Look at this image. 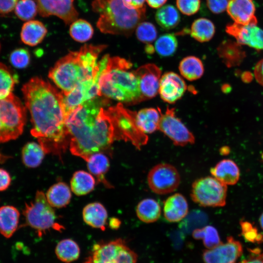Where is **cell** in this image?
<instances>
[{"instance_id": "obj_3", "label": "cell", "mask_w": 263, "mask_h": 263, "mask_svg": "<svg viewBox=\"0 0 263 263\" xmlns=\"http://www.w3.org/2000/svg\"><path fill=\"white\" fill-rule=\"evenodd\" d=\"M98 84L102 96L127 105L143 101L132 63L123 58L105 55L98 61Z\"/></svg>"}, {"instance_id": "obj_43", "label": "cell", "mask_w": 263, "mask_h": 263, "mask_svg": "<svg viewBox=\"0 0 263 263\" xmlns=\"http://www.w3.org/2000/svg\"><path fill=\"white\" fill-rule=\"evenodd\" d=\"M242 233L245 240L251 243L258 244L263 242V234L259 233L257 229L248 222H241Z\"/></svg>"}, {"instance_id": "obj_29", "label": "cell", "mask_w": 263, "mask_h": 263, "mask_svg": "<svg viewBox=\"0 0 263 263\" xmlns=\"http://www.w3.org/2000/svg\"><path fill=\"white\" fill-rule=\"evenodd\" d=\"M136 215L141 221L151 223L156 221L161 213L159 204L152 198H146L141 200L136 208Z\"/></svg>"}, {"instance_id": "obj_45", "label": "cell", "mask_w": 263, "mask_h": 263, "mask_svg": "<svg viewBox=\"0 0 263 263\" xmlns=\"http://www.w3.org/2000/svg\"><path fill=\"white\" fill-rule=\"evenodd\" d=\"M183 224L187 228H193V226H196L202 225L206 223L207 218V215L202 211H196L192 212L189 215H187L185 217Z\"/></svg>"}, {"instance_id": "obj_28", "label": "cell", "mask_w": 263, "mask_h": 263, "mask_svg": "<svg viewBox=\"0 0 263 263\" xmlns=\"http://www.w3.org/2000/svg\"><path fill=\"white\" fill-rule=\"evenodd\" d=\"M95 181L92 174L84 170L75 172L70 181L72 191L76 195H86L92 191Z\"/></svg>"}, {"instance_id": "obj_18", "label": "cell", "mask_w": 263, "mask_h": 263, "mask_svg": "<svg viewBox=\"0 0 263 263\" xmlns=\"http://www.w3.org/2000/svg\"><path fill=\"white\" fill-rule=\"evenodd\" d=\"M187 89L186 82L179 75L169 72L161 76L158 93L163 101L172 104L183 96Z\"/></svg>"}, {"instance_id": "obj_16", "label": "cell", "mask_w": 263, "mask_h": 263, "mask_svg": "<svg viewBox=\"0 0 263 263\" xmlns=\"http://www.w3.org/2000/svg\"><path fill=\"white\" fill-rule=\"evenodd\" d=\"M143 100L155 97L158 93L161 70L156 65L148 63L134 70Z\"/></svg>"}, {"instance_id": "obj_32", "label": "cell", "mask_w": 263, "mask_h": 263, "mask_svg": "<svg viewBox=\"0 0 263 263\" xmlns=\"http://www.w3.org/2000/svg\"><path fill=\"white\" fill-rule=\"evenodd\" d=\"M240 45L237 42L225 40L217 48L218 55L228 65L239 62L245 56Z\"/></svg>"}, {"instance_id": "obj_26", "label": "cell", "mask_w": 263, "mask_h": 263, "mask_svg": "<svg viewBox=\"0 0 263 263\" xmlns=\"http://www.w3.org/2000/svg\"><path fill=\"white\" fill-rule=\"evenodd\" d=\"M45 195L49 204L53 207L56 208L66 206L70 203L72 196L70 188L62 182L52 186Z\"/></svg>"}, {"instance_id": "obj_34", "label": "cell", "mask_w": 263, "mask_h": 263, "mask_svg": "<svg viewBox=\"0 0 263 263\" xmlns=\"http://www.w3.org/2000/svg\"><path fill=\"white\" fill-rule=\"evenodd\" d=\"M215 28L213 23L208 19L199 18L191 24L190 34L197 41L204 42L209 41L214 36Z\"/></svg>"}, {"instance_id": "obj_37", "label": "cell", "mask_w": 263, "mask_h": 263, "mask_svg": "<svg viewBox=\"0 0 263 263\" xmlns=\"http://www.w3.org/2000/svg\"><path fill=\"white\" fill-rule=\"evenodd\" d=\"M192 236L197 240L202 239L204 245L208 249L213 248L222 243L217 229L211 225L195 229Z\"/></svg>"}, {"instance_id": "obj_31", "label": "cell", "mask_w": 263, "mask_h": 263, "mask_svg": "<svg viewBox=\"0 0 263 263\" xmlns=\"http://www.w3.org/2000/svg\"><path fill=\"white\" fill-rule=\"evenodd\" d=\"M45 154L46 152L39 143L30 142L22 149V162L28 168H37L41 163Z\"/></svg>"}, {"instance_id": "obj_54", "label": "cell", "mask_w": 263, "mask_h": 263, "mask_svg": "<svg viewBox=\"0 0 263 263\" xmlns=\"http://www.w3.org/2000/svg\"><path fill=\"white\" fill-rule=\"evenodd\" d=\"M145 50L146 53L148 54H152L153 53L155 49L153 45H152L151 44H146Z\"/></svg>"}, {"instance_id": "obj_23", "label": "cell", "mask_w": 263, "mask_h": 263, "mask_svg": "<svg viewBox=\"0 0 263 263\" xmlns=\"http://www.w3.org/2000/svg\"><path fill=\"white\" fill-rule=\"evenodd\" d=\"M19 210L12 206L0 207V233L6 238H10L17 230L19 219Z\"/></svg>"}, {"instance_id": "obj_2", "label": "cell", "mask_w": 263, "mask_h": 263, "mask_svg": "<svg viewBox=\"0 0 263 263\" xmlns=\"http://www.w3.org/2000/svg\"><path fill=\"white\" fill-rule=\"evenodd\" d=\"M101 96L87 101L66 115L71 153L85 161L97 152L107 153L115 140L112 117Z\"/></svg>"}, {"instance_id": "obj_47", "label": "cell", "mask_w": 263, "mask_h": 263, "mask_svg": "<svg viewBox=\"0 0 263 263\" xmlns=\"http://www.w3.org/2000/svg\"><path fill=\"white\" fill-rule=\"evenodd\" d=\"M249 255L239 263H263V252L259 248L250 250Z\"/></svg>"}, {"instance_id": "obj_35", "label": "cell", "mask_w": 263, "mask_h": 263, "mask_svg": "<svg viewBox=\"0 0 263 263\" xmlns=\"http://www.w3.org/2000/svg\"><path fill=\"white\" fill-rule=\"evenodd\" d=\"M80 252L78 244L71 239H65L59 241L55 248L57 258L65 263H70L77 260Z\"/></svg>"}, {"instance_id": "obj_9", "label": "cell", "mask_w": 263, "mask_h": 263, "mask_svg": "<svg viewBox=\"0 0 263 263\" xmlns=\"http://www.w3.org/2000/svg\"><path fill=\"white\" fill-rule=\"evenodd\" d=\"M226 195V185L210 176L196 180L192 185L190 193L194 202L205 207L224 206Z\"/></svg>"}, {"instance_id": "obj_33", "label": "cell", "mask_w": 263, "mask_h": 263, "mask_svg": "<svg viewBox=\"0 0 263 263\" xmlns=\"http://www.w3.org/2000/svg\"><path fill=\"white\" fill-rule=\"evenodd\" d=\"M155 20L158 25L165 30L175 28L180 21V15L173 5L167 4L161 7L156 12Z\"/></svg>"}, {"instance_id": "obj_49", "label": "cell", "mask_w": 263, "mask_h": 263, "mask_svg": "<svg viewBox=\"0 0 263 263\" xmlns=\"http://www.w3.org/2000/svg\"><path fill=\"white\" fill-rule=\"evenodd\" d=\"M19 0H0V14H6L12 12Z\"/></svg>"}, {"instance_id": "obj_6", "label": "cell", "mask_w": 263, "mask_h": 263, "mask_svg": "<svg viewBox=\"0 0 263 263\" xmlns=\"http://www.w3.org/2000/svg\"><path fill=\"white\" fill-rule=\"evenodd\" d=\"M26 120V108L13 94L0 99V143L18 138Z\"/></svg>"}, {"instance_id": "obj_11", "label": "cell", "mask_w": 263, "mask_h": 263, "mask_svg": "<svg viewBox=\"0 0 263 263\" xmlns=\"http://www.w3.org/2000/svg\"><path fill=\"white\" fill-rule=\"evenodd\" d=\"M158 130L176 146H184L195 142L194 135L176 116L174 108H167L164 113L161 112Z\"/></svg>"}, {"instance_id": "obj_15", "label": "cell", "mask_w": 263, "mask_h": 263, "mask_svg": "<svg viewBox=\"0 0 263 263\" xmlns=\"http://www.w3.org/2000/svg\"><path fill=\"white\" fill-rule=\"evenodd\" d=\"M74 0H37L38 11L43 17L56 16L65 24L76 20L78 12L74 6Z\"/></svg>"}, {"instance_id": "obj_30", "label": "cell", "mask_w": 263, "mask_h": 263, "mask_svg": "<svg viewBox=\"0 0 263 263\" xmlns=\"http://www.w3.org/2000/svg\"><path fill=\"white\" fill-rule=\"evenodd\" d=\"M179 70L183 77L193 81L200 78L203 75L204 68L202 61L195 56H188L180 62Z\"/></svg>"}, {"instance_id": "obj_56", "label": "cell", "mask_w": 263, "mask_h": 263, "mask_svg": "<svg viewBox=\"0 0 263 263\" xmlns=\"http://www.w3.org/2000/svg\"></svg>"}, {"instance_id": "obj_13", "label": "cell", "mask_w": 263, "mask_h": 263, "mask_svg": "<svg viewBox=\"0 0 263 263\" xmlns=\"http://www.w3.org/2000/svg\"><path fill=\"white\" fill-rule=\"evenodd\" d=\"M99 76L98 72L96 76L81 83L67 94H63L66 115L84 102L102 96L98 84Z\"/></svg>"}, {"instance_id": "obj_41", "label": "cell", "mask_w": 263, "mask_h": 263, "mask_svg": "<svg viewBox=\"0 0 263 263\" xmlns=\"http://www.w3.org/2000/svg\"><path fill=\"white\" fill-rule=\"evenodd\" d=\"M135 34L137 39L146 44H151L157 38V31L151 22H140L136 27Z\"/></svg>"}, {"instance_id": "obj_46", "label": "cell", "mask_w": 263, "mask_h": 263, "mask_svg": "<svg viewBox=\"0 0 263 263\" xmlns=\"http://www.w3.org/2000/svg\"><path fill=\"white\" fill-rule=\"evenodd\" d=\"M230 0H207L208 9L214 14H220L226 10Z\"/></svg>"}, {"instance_id": "obj_38", "label": "cell", "mask_w": 263, "mask_h": 263, "mask_svg": "<svg viewBox=\"0 0 263 263\" xmlns=\"http://www.w3.org/2000/svg\"><path fill=\"white\" fill-rule=\"evenodd\" d=\"M178 41L173 34L168 33L160 36L155 42L154 49L163 57L172 56L176 51Z\"/></svg>"}, {"instance_id": "obj_10", "label": "cell", "mask_w": 263, "mask_h": 263, "mask_svg": "<svg viewBox=\"0 0 263 263\" xmlns=\"http://www.w3.org/2000/svg\"><path fill=\"white\" fill-rule=\"evenodd\" d=\"M147 181L153 192L158 194H165L171 193L178 188L180 183V176L173 166L161 163L150 170Z\"/></svg>"}, {"instance_id": "obj_40", "label": "cell", "mask_w": 263, "mask_h": 263, "mask_svg": "<svg viewBox=\"0 0 263 263\" xmlns=\"http://www.w3.org/2000/svg\"><path fill=\"white\" fill-rule=\"evenodd\" d=\"M38 12V6L33 0H19L15 7L17 16L24 21L33 19Z\"/></svg>"}, {"instance_id": "obj_52", "label": "cell", "mask_w": 263, "mask_h": 263, "mask_svg": "<svg viewBox=\"0 0 263 263\" xmlns=\"http://www.w3.org/2000/svg\"><path fill=\"white\" fill-rule=\"evenodd\" d=\"M148 4L151 8H159L162 7L167 0H146Z\"/></svg>"}, {"instance_id": "obj_51", "label": "cell", "mask_w": 263, "mask_h": 263, "mask_svg": "<svg viewBox=\"0 0 263 263\" xmlns=\"http://www.w3.org/2000/svg\"><path fill=\"white\" fill-rule=\"evenodd\" d=\"M124 5L131 9H140L145 8V0H122Z\"/></svg>"}, {"instance_id": "obj_14", "label": "cell", "mask_w": 263, "mask_h": 263, "mask_svg": "<svg viewBox=\"0 0 263 263\" xmlns=\"http://www.w3.org/2000/svg\"><path fill=\"white\" fill-rule=\"evenodd\" d=\"M243 253L242 245L232 237H228L225 243L204 251V263H237Z\"/></svg>"}, {"instance_id": "obj_19", "label": "cell", "mask_w": 263, "mask_h": 263, "mask_svg": "<svg viewBox=\"0 0 263 263\" xmlns=\"http://www.w3.org/2000/svg\"><path fill=\"white\" fill-rule=\"evenodd\" d=\"M226 11L236 23L242 25L257 24L256 8L253 0H230Z\"/></svg>"}, {"instance_id": "obj_8", "label": "cell", "mask_w": 263, "mask_h": 263, "mask_svg": "<svg viewBox=\"0 0 263 263\" xmlns=\"http://www.w3.org/2000/svg\"><path fill=\"white\" fill-rule=\"evenodd\" d=\"M108 110L113 120L115 140L130 141L138 150L147 144L148 137L137 124L136 112L126 109L121 103Z\"/></svg>"}, {"instance_id": "obj_4", "label": "cell", "mask_w": 263, "mask_h": 263, "mask_svg": "<svg viewBox=\"0 0 263 263\" xmlns=\"http://www.w3.org/2000/svg\"><path fill=\"white\" fill-rule=\"evenodd\" d=\"M105 45L85 44L78 51L70 52L50 70L49 77L66 95L81 83L98 73L97 59Z\"/></svg>"}, {"instance_id": "obj_5", "label": "cell", "mask_w": 263, "mask_h": 263, "mask_svg": "<svg viewBox=\"0 0 263 263\" xmlns=\"http://www.w3.org/2000/svg\"><path fill=\"white\" fill-rule=\"evenodd\" d=\"M92 7L100 15L97 27L105 34L130 36L146 16V7L129 8L122 0H94Z\"/></svg>"}, {"instance_id": "obj_39", "label": "cell", "mask_w": 263, "mask_h": 263, "mask_svg": "<svg viewBox=\"0 0 263 263\" xmlns=\"http://www.w3.org/2000/svg\"><path fill=\"white\" fill-rule=\"evenodd\" d=\"M69 33L71 37L75 41L84 42L92 38L94 29L88 21L82 19H79L72 23Z\"/></svg>"}, {"instance_id": "obj_27", "label": "cell", "mask_w": 263, "mask_h": 263, "mask_svg": "<svg viewBox=\"0 0 263 263\" xmlns=\"http://www.w3.org/2000/svg\"><path fill=\"white\" fill-rule=\"evenodd\" d=\"M86 161L88 170L92 174L96 176L98 181L102 182L107 187H111V185L104 177L110 167L108 158L105 153H95L91 155Z\"/></svg>"}, {"instance_id": "obj_53", "label": "cell", "mask_w": 263, "mask_h": 263, "mask_svg": "<svg viewBox=\"0 0 263 263\" xmlns=\"http://www.w3.org/2000/svg\"><path fill=\"white\" fill-rule=\"evenodd\" d=\"M121 224L120 220L116 218H112L110 220L109 225L112 229H117Z\"/></svg>"}, {"instance_id": "obj_50", "label": "cell", "mask_w": 263, "mask_h": 263, "mask_svg": "<svg viewBox=\"0 0 263 263\" xmlns=\"http://www.w3.org/2000/svg\"><path fill=\"white\" fill-rule=\"evenodd\" d=\"M254 73L257 82L263 86V59H261L256 64Z\"/></svg>"}, {"instance_id": "obj_21", "label": "cell", "mask_w": 263, "mask_h": 263, "mask_svg": "<svg viewBox=\"0 0 263 263\" xmlns=\"http://www.w3.org/2000/svg\"><path fill=\"white\" fill-rule=\"evenodd\" d=\"M212 176L223 183L233 185L240 177V170L237 164L230 159H224L210 169Z\"/></svg>"}, {"instance_id": "obj_17", "label": "cell", "mask_w": 263, "mask_h": 263, "mask_svg": "<svg viewBox=\"0 0 263 263\" xmlns=\"http://www.w3.org/2000/svg\"><path fill=\"white\" fill-rule=\"evenodd\" d=\"M225 31L241 45L263 50V30L257 25H242L234 22L228 24Z\"/></svg>"}, {"instance_id": "obj_48", "label": "cell", "mask_w": 263, "mask_h": 263, "mask_svg": "<svg viewBox=\"0 0 263 263\" xmlns=\"http://www.w3.org/2000/svg\"><path fill=\"white\" fill-rule=\"evenodd\" d=\"M11 178L9 173L0 168V191L6 190L10 186Z\"/></svg>"}, {"instance_id": "obj_42", "label": "cell", "mask_w": 263, "mask_h": 263, "mask_svg": "<svg viewBox=\"0 0 263 263\" xmlns=\"http://www.w3.org/2000/svg\"><path fill=\"white\" fill-rule=\"evenodd\" d=\"M9 61L11 64L16 68H25L30 63L29 53L25 48L16 49L11 53L9 56Z\"/></svg>"}, {"instance_id": "obj_25", "label": "cell", "mask_w": 263, "mask_h": 263, "mask_svg": "<svg viewBox=\"0 0 263 263\" xmlns=\"http://www.w3.org/2000/svg\"><path fill=\"white\" fill-rule=\"evenodd\" d=\"M159 109L149 108L140 110L135 113V119L139 129L145 134L158 130L161 117Z\"/></svg>"}, {"instance_id": "obj_55", "label": "cell", "mask_w": 263, "mask_h": 263, "mask_svg": "<svg viewBox=\"0 0 263 263\" xmlns=\"http://www.w3.org/2000/svg\"><path fill=\"white\" fill-rule=\"evenodd\" d=\"M259 222L261 225V227L263 229V212L261 215L259 219Z\"/></svg>"}, {"instance_id": "obj_12", "label": "cell", "mask_w": 263, "mask_h": 263, "mask_svg": "<svg viewBox=\"0 0 263 263\" xmlns=\"http://www.w3.org/2000/svg\"><path fill=\"white\" fill-rule=\"evenodd\" d=\"M129 248L121 239L96 244L93 248L91 263H128Z\"/></svg>"}, {"instance_id": "obj_36", "label": "cell", "mask_w": 263, "mask_h": 263, "mask_svg": "<svg viewBox=\"0 0 263 263\" xmlns=\"http://www.w3.org/2000/svg\"><path fill=\"white\" fill-rule=\"evenodd\" d=\"M18 82L17 75L10 67L0 62V99L6 98L13 94Z\"/></svg>"}, {"instance_id": "obj_24", "label": "cell", "mask_w": 263, "mask_h": 263, "mask_svg": "<svg viewBox=\"0 0 263 263\" xmlns=\"http://www.w3.org/2000/svg\"><path fill=\"white\" fill-rule=\"evenodd\" d=\"M47 32L44 24L38 20H29L22 26L21 41L25 44L34 46L40 43Z\"/></svg>"}, {"instance_id": "obj_20", "label": "cell", "mask_w": 263, "mask_h": 263, "mask_svg": "<svg viewBox=\"0 0 263 263\" xmlns=\"http://www.w3.org/2000/svg\"><path fill=\"white\" fill-rule=\"evenodd\" d=\"M163 213L165 219L169 222L183 220L188 213V205L186 198L178 193L169 197L164 203Z\"/></svg>"}, {"instance_id": "obj_22", "label": "cell", "mask_w": 263, "mask_h": 263, "mask_svg": "<svg viewBox=\"0 0 263 263\" xmlns=\"http://www.w3.org/2000/svg\"><path fill=\"white\" fill-rule=\"evenodd\" d=\"M82 216L88 225L102 230L105 229L108 214L105 207L100 203L94 202L86 205L83 208Z\"/></svg>"}, {"instance_id": "obj_1", "label": "cell", "mask_w": 263, "mask_h": 263, "mask_svg": "<svg viewBox=\"0 0 263 263\" xmlns=\"http://www.w3.org/2000/svg\"><path fill=\"white\" fill-rule=\"evenodd\" d=\"M22 92L31 116V134L46 153L60 157L69 146L63 94L38 77L23 85Z\"/></svg>"}, {"instance_id": "obj_7", "label": "cell", "mask_w": 263, "mask_h": 263, "mask_svg": "<svg viewBox=\"0 0 263 263\" xmlns=\"http://www.w3.org/2000/svg\"><path fill=\"white\" fill-rule=\"evenodd\" d=\"M23 215L26 225L34 229L39 236L50 228L57 230L64 228L56 222L55 212L42 191L38 190L34 200L25 204Z\"/></svg>"}, {"instance_id": "obj_44", "label": "cell", "mask_w": 263, "mask_h": 263, "mask_svg": "<svg viewBox=\"0 0 263 263\" xmlns=\"http://www.w3.org/2000/svg\"><path fill=\"white\" fill-rule=\"evenodd\" d=\"M178 10L183 14L191 16L196 13L200 8V0H176Z\"/></svg>"}]
</instances>
